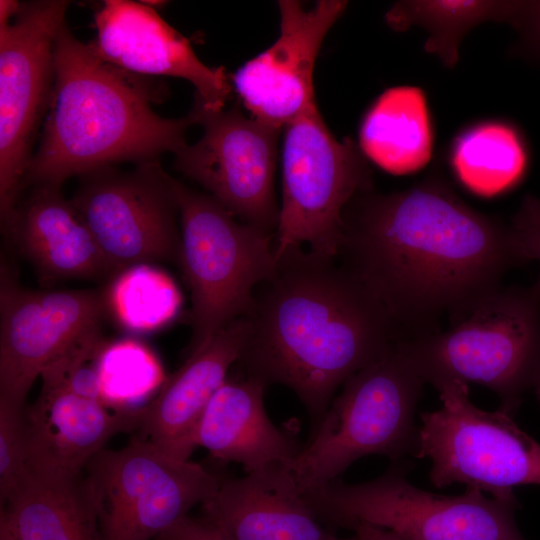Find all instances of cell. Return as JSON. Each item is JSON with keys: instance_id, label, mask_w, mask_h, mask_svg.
Here are the masks:
<instances>
[{"instance_id": "1", "label": "cell", "mask_w": 540, "mask_h": 540, "mask_svg": "<svg viewBox=\"0 0 540 540\" xmlns=\"http://www.w3.org/2000/svg\"><path fill=\"white\" fill-rule=\"evenodd\" d=\"M384 306L402 339L440 331L520 265L509 224L465 203L440 176L402 191L358 194L336 257Z\"/></svg>"}, {"instance_id": "2", "label": "cell", "mask_w": 540, "mask_h": 540, "mask_svg": "<svg viewBox=\"0 0 540 540\" xmlns=\"http://www.w3.org/2000/svg\"><path fill=\"white\" fill-rule=\"evenodd\" d=\"M246 317L250 338L235 366L266 386L291 389L313 430L336 390L402 340L384 306L349 269L304 247L277 256Z\"/></svg>"}, {"instance_id": "3", "label": "cell", "mask_w": 540, "mask_h": 540, "mask_svg": "<svg viewBox=\"0 0 540 540\" xmlns=\"http://www.w3.org/2000/svg\"><path fill=\"white\" fill-rule=\"evenodd\" d=\"M152 77L121 69L79 41L66 23L54 42V85L39 148L24 180L27 185L60 186L75 175L176 153L187 129L197 124L190 111L165 118L152 108L164 99Z\"/></svg>"}, {"instance_id": "4", "label": "cell", "mask_w": 540, "mask_h": 540, "mask_svg": "<svg viewBox=\"0 0 540 540\" xmlns=\"http://www.w3.org/2000/svg\"><path fill=\"white\" fill-rule=\"evenodd\" d=\"M423 382L483 385L512 416L540 370V274L528 286H501L445 331L400 340Z\"/></svg>"}, {"instance_id": "5", "label": "cell", "mask_w": 540, "mask_h": 540, "mask_svg": "<svg viewBox=\"0 0 540 540\" xmlns=\"http://www.w3.org/2000/svg\"><path fill=\"white\" fill-rule=\"evenodd\" d=\"M424 384L400 340L352 375L297 456L283 464L298 491L338 479L364 456L383 455L393 463L416 456L414 415Z\"/></svg>"}, {"instance_id": "6", "label": "cell", "mask_w": 540, "mask_h": 540, "mask_svg": "<svg viewBox=\"0 0 540 540\" xmlns=\"http://www.w3.org/2000/svg\"><path fill=\"white\" fill-rule=\"evenodd\" d=\"M408 471V463L394 462L376 479L356 484L335 479L302 497L333 531L369 525L402 540H526L515 520L516 498H487L471 487L455 496L434 494L412 485Z\"/></svg>"}, {"instance_id": "7", "label": "cell", "mask_w": 540, "mask_h": 540, "mask_svg": "<svg viewBox=\"0 0 540 540\" xmlns=\"http://www.w3.org/2000/svg\"><path fill=\"white\" fill-rule=\"evenodd\" d=\"M180 264L191 292L188 353L248 316L277 265L274 234L244 223L207 193L179 181Z\"/></svg>"}, {"instance_id": "8", "label": "cell", "mask_w": 540, "mask_h": 540, "mask_svg": "<svg viewBox=\"0 0 540 540\" xmlns=\"http://www.w3.org/2000/svg\"><path fill=\"white\" fill-rule=\"evenodd\" d=\"M283 129L276 255L307 245L315 254L336 258L344 210L355 196L373 190L367 158L352 139L332 135L316 102Z\"/></svg>"}, {"instance_id": "9", "label": "cell", "mask_w": 540, "mask_h": 540, "mask_svg": "<svg viewBox=\"0 0 540 540\" xmlns=\"http://www.w3.org/2000/svg\"><path fill=\"white\" fill-rule=\"evenodd\" d=\"M437 390L442 408L421 414L415 456L431 460L435 487L462 483L510 500L516 498L515 487L540 485V444L512 416L476 407L465 383L453 381Z\"/></svg>"}, {"instance_id": "10", "label": "cell", "mask_w": 540, "mask_h": 540, "mask_svg": "<svg viewBox=\"0 0 540 540\" xmlns=\"http://www.w3.org/2000/svg\"><path fill=\"white\" fill-rule=\"evenodd\" d=\"M84 471L104 540H154L212 497L222 479L135 437L121 449L98 452Z\"/></svg>"}, {"instance_id": "11", "label": "cell", "mask_w": 540, "mask_h": 540, "mask_svg": "<svg viewBox=\"0 0 540 540\" xmlns=\"http://www.w3.org/2000/svg\"><path fill=\"white\" fill-rule=\"evenodd\" d=\"M70 199L111 272L153 262L180 264L178 183L158 159L128 172L105 166L80 176Z\"/></svg>"}, {"instance_id": "12", "label": "cell", "mask_w": 540, "mask_h": 540, "mask_svg": "<svg viewBox=\"0 0 540 540\" xmlns=\"http://www.w3.org/2000/svg\"><path fill=\"white\" fill-rule=\"evenodd\" d=\"M69 2L24 3L0 23V215L12 218L54 85V42Z\"/></svg>"}, {"instance_id": "13", "label": "cell", "mask_w": 540, "mask_h": 540, "mask_svg": "<svg viewBox=\"0 0 540 540\" xmlns=\"http://www.w3.org/2000/svg\"><path fill=\"white\" fill-rule=\"evenodd\" d=\"M202 137L175 154V168L202 186L238 220L275 235L279 205L274 192L280 130L238 106L191 109Z\"/></svg>"}, {"instance_id": "14", "label": "cell", "mask_w": 540, "mask_h": 540, "mask_svg": "<svg viewBox=\"0 0 540 540\" xmlns=\"http://www.w3.org/2000/svg\"><path fill=\"white\" fill-rule=\"evenodd\" d=\"M107 311L97 290H31L11 266L0 270V402L25 407L44 367L86 334Z\"/></svg>"}, {"instance_id": "15", "label": "cell", "mask_w": 540, "mask_h": 540, "mask_svg": "<svg viewBox=\"0 0 540 540\" xmlns=\"http://www.w3.org/2000/svg\"><path fill=\"white\" fill-rule=\"evenodd\" d=\"M280 34L231 77L251 116L282 129L316 102L313 71L320 47L347 1L320 0L311 9L295 0L278 1Z\"/></svg>"}, {"instance_id": "16", "label": "cell", "mask_w": 540, "mask_h": 540, "mask_svg": "<svg viewBox=\"0 0 540 540\" xmlns=\"http://www.w3.org/2000/svg\"><path fill=\"white\" fill-rule=\"evenodd\" d=\"M93 50L105 61L128 72L170 76L195 87L194 102L211 110L225 106L232 91L224 68L205 65L190 42L143 2L106 0L96 11Z\"/></svg>"}, {"instance_id": "17", "label": "cell", "mask_w": 540, "mask_h": 540, "mask_svg": "<svg viewBox=\"0 0 540 540\" xmlns=\"http://www.w3.org/2000/svg\"><path fill=\"white\" fill-rule=\"evenodd\" d=\"M251 333L247 317L216 332L188 353L185 362L141 411L135 438L166 454L189 460L199 420L208 403L242 357Z\"/></svg>"}, {"instance_id": "18", "label": "cell", "mask_w": 540, "mask_h": 540, "mask_svg": "<svg viewBox=\"0 0 540 540\" xmlns=\"http://www.w3.org/2000/svg\"><path fill=\"white\" fill-rule=\"evenodd\" d=\"M141 411H117L68 390L41 387L36 401L26 407L30 473L80 477L113 436L136 431Z\"/></svg>"}, {"instance_id": "19", "label": "cell", "mask_w": 540, "mask_h": 540, "mask_svg": "<svg viewBox=\"0 0 540 540\" xmlns=\"http://www.w3.org/2000/svg\"><path fill=\"white\" fill-rule=\"evenodd\" d=\"M202 509L229 540H357L339 537L316 518L283 464L222 478Z\"/></svg>"}, {"instance_id": "20", "label": "cell", "mask_w": 540, "mask_h": 540, "mask_svg": "<svg viewBox=\"0 0 540 540\" xmlns=\"http://www.w3.org/2000/svg\"><path fill=\"white\" fill-rule=\"evenodd\" d=\"M205 408L194 435L195 447L245 473L288 464L301 448L293 428L277 427L264 406L266 384L233 367Z\"/></svg>"}, {"instance_id": "21", "label": "cell", "mask_w": 540, "mask_h": 540, "mask_svg": "<svg viewBox=\"0 0 540 540\" xmlns=\"http://www.w3.org/2000/svg\"><path fill=\"white\" fill-rule=\"evenodd\" d=\"M61 187L36 185L18 202L4 235L44 282L110 276L88 227Z\"/></svg>"}, {"instance_id": "22", "label": "cell", "mask_w": 540, "mask_h": 540, "mask_svg": "<svg viewBox=\"0 0 540 540\" xmlns=\"http://www.w3.org/2000/svg\"><path fill=\"white\" fill-rule=\"evenodd\" d=\"M15 540H104L83 478L29 473L1 505Z\"/></svg>"}, {"instance_id": "23", "label": "cell", "mask_w": 540, "mask_h": 540, "mask_svg": "<svg viewBox=\"0 0 540 540\" xmlns=\"http://www.w3.org/2000/svg\"><path fill=\"white\" fill-rule=\"evenodd\" d=\"M359 147L391 174H411L426 166L432 157L433 132L424 91L406 85L384 91L362 120Z\"/></svg>"}, {"instance_id": "24", "label": "cell", "mask_w": 540, "mask_h": 540, "mask_svg": "<svg viewBox=\"0 0 540 540\" xmlns=\"http://www.w3.org/2000/svg\"><path fill=\"white\" fill-rule=\"evenodd\" d=\"M456 179L470 192L494 197L525 178L530 153L519 128L503 120L472 124L456 135L449 150Z\"/></svg>"}, {"instance_id": "25", "label": "cell", "mask_w": 540, "mask_h": 540, "mask_svg": "<svg viewBox=\"0 0 540 540\" xmlns=\"http://www.w3.org/2000/svg\"><path fill=\"white\" fill-rule=\"evenodd\" d=\"M511 4L512 0H404L387 11L385 20L396 31L425 29L424 50L451 69L459 60L463 38L482 23H506Z\"/></svg>"}, {"instance_id": "26", "label": "cell", "mask_w": 540, "mask_h": 540, "mask_svg": "<svg viewBox=\"0 0 540 540\" xmlns=\"http://www.w3.org/2000/svg\"><path fill=\"white\" fill-rule=\"evenodd\" d=\"M107 309L133 332L162 328L178 314L182 297L173 279L152 264H137L115 275L104 293Z\"/></svg>"}, {"instance_id": "27", "label": "cell", "mask_w": 540, "mask_h": 540, "mask_svg": "<svg viewBox=\"0 0 540 540\" xmlns=\"http://www.w3.org/2000/svg\"><path fill=\"white\" fill-rule=\"evenodd\" d=\"M97 371L102 402L122 412H140L167 379L156 355L133 339L106 344L98 357Z\"/></svg>"}, {"instance_id": "28", "label": "cell", "mask_w": 540, "mask_h": 540, "mask_svg": "<svg viewBox=\"0 0 540 540\" xmlns=\"http://www.w3.org/2000/svg\"><path fill=\"white\" fill-rule=\"evenodd\" d=\"M30 473L26 407L0 402V502Z\"/></svg>"}, {"instance_id": "29", "label": "cell", "mask_w": 540, "mask_h": 540, "mask_svg": "<svg viewBox=\"0 0 540 540\" xmlns=\"http://www.w3.org/2000/svg\"><path fill=\"white\" fill-rule=\"evenodd\" d=\"M511 240L520 264L540 262V198L525 195L509 223Z\"/></svg>"}, {"instance_id": "30", "label": "cell", "mask_w": 540, "mask_h": 540, "mask_svg": "<svg viewBox=\"0 0 540 540\" xmlns=\"http://www.w3.org/2000/svg\"><path fill=\"white\" fill-rule=\"evenodd\" d=\"M506 24L518 33V51L540 62V0H512Z\"/></svg>"}, {"instance_id": "31", "label": "cell", "mask_w": 540, "mask_h": 540, "mask_svg": "<svg viewBox=\"0 0 540 540\" xmlns=\"http://www.w3.org/2000/svg\"><path fill=\"white\" fill-rule=\"evenodd\" d=\"M154 540H229L210 519L185 516L159 534Z\"/></svg>"}, {"instance_id": "32", "label": "cell", "mask_w": 540, "mask_h": 540, "mask_svg": "<svg viewBox=\"0 0 540 540\" xmlns=\"http://www.w3.org/2000/svg\"><path fill=\"white\" fill-rule=\"evenodd\" d=\"M353 532L357 540H402L390 531L369 525H359Z\"/></svg>"}, {"instance_id": "33", "label": "cell", "mask_w": 540, "mask_h": 540, "mask_svg": "<svg viewBox=\"0 0 540 540\" xmlns=\"http://www.w3.org/2000/svg\"><path fill=\"white\" fill-rule=\"evenodd\" d=\"M0 540H15L4 518L0 517Z\"/></svg>"}, {"instance_id": "34", "label": "cell", "mask_w": 540, "mask_h": 540, "mask_svg": "<svg viewBox=\"0 0 540 540\" xmlns=\"http://www.w3.org/2000/svg\"><path fill=\"white\" fill-rule=\"evenodd\" d=\"M533 392H534V395L537 399V401L539 402L540 404V370L534 380V383H533V386H532V389H531Z\"/></svg>"}]
</instances>
